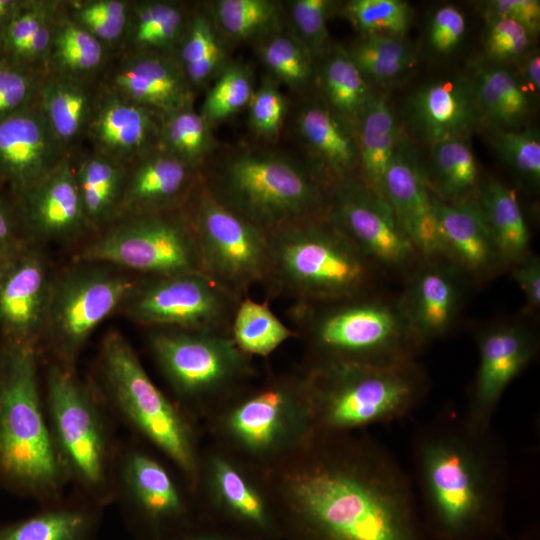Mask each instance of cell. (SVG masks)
<instances>
[{"instance_id": "17", "label": "cell", "mask_w": 540, "mask_h": 540, "mask_svg": "<svg viewBox=\"0 0 540 540\" xmlns=\"http://www.w3.org/2000/svg\"><path fill=\"white\" fill-rule=\"evenodd\" d=\"M324 214L367 259L401 266L416 251L385 197L361 178L333 185Z\"/></svg>"}, {"instance_id": "5", "label": "cell", "mask_w": 540, "mask_h": 540, "mask_svg": "<svg viewBox=\"0 0 540 540\" xmlns=\"http://www.w3.org/2000/svg\"><path fill=\"white\" fill-rule=\"evenodd\" d=\"M43 367L46 416L69 487L107 508L113 504L118 423L91 378L52 362Z\"/></svg>"}, {"instance_id": "44", "label": "cell", "mask_w": 540, "mask_h": 540, "mask_svg": "<svg viewBox=\"0 0 540 540\" xmlns=\"http://www.w3.org/2000/svg\"><path fill=\"white\" fill-rule=\"evenodd\" d=\"M210 126L193 107L168 114L162 120L159 150L201 171L213 147Z\"/></svg>"}, {"instance_id": "35", "label": "cell", "mask_w": 540, "mask_h": 540, "mask_svg": "<svg viewBox=\"0 0 540 540\" xmlns=\"http://www.w3.org/2000/svg\"><path fill=\"white\" fill-rule=\"evenodd\" d=\"M191 13L179 2L131 1L126 31L115 53L145 50L174 52L188 26Z\"/></svg>"}, {"instance_id": "24", "label": "cell", "mask_w": 540, "mask_h": 540, "mask_svg": "<svg viewBox=\"0 0 540 540\" xmlns=\"http://www.w3.org/2000/svg\"><path fill=\"white\" fill-rule=\"evenodd\" d=\"M15 197L33 242H72L91 235L77 188L73 155L29 191Z\"/></svg>"}, {"instance_id": "49", "label": "cell", "mask_w": 540, "mask_h": 540, "mask_svg": "<svg viewBox=\"0 0 540 540\" xmlns=\"http://www.w3.org/2000/svg\"><path fill=\"white\" fill-rule=\"evenodd\" d=\"M491 144L515 171L534 184L540 181V136L536 128L491 130Z\"/></svg>"}, {"instance_id": "25", "label": "cell", "mask_w": 540, "mask_h": 540, "mask_svg": "<svg viewBox=\"0 0 540 540\" xmlns=\"http://www.w3.org/2000/svg\"><path fill=\"white\" fill-rule=\"evenodd\" d=\"M201 171L163 151L126 167L115 219L183 208L198 186Z\"/></svg>"}, {"instance_id": "36", "label": "cell", "mask_w": 540, "mask_h": 540, "mask_svg": "<svg viewBox=\"0 0 540 540\" xmlns=\"http://www.w3.org/2000/svg\"><path fill=\"white\" fill-rule=\"evenodd\" d=\"M112 53L74 20L61 0L45 72L99 79Z\"/></svg>"}, {"instance_id": "60", "label": "cell", "mask_w": 540, "mask_h": 540, "mask_svg": "<svg viewBox=\"0 0 540 540\" xmlns=\"http://www.w3.org/2000/svg\"><path fill=\"white\" fill-rule=\"evenodd\" d=\"M19 3L20 0H0V38Z\"/></svg>"}, {"instance_id": "47", "label": "cell", "mask_w": 540, "mask_h": 540, "mask_svg": "<svg viewBox=\"0 0 540 540\" xmlns=\"http://www.w3.org/2000/svg\"><path fill=\"white\" fill-rule=\"evenodd\" d=\"M342 14L362 36L404 37L413 12L401 0H351L344 5Z\"/></svg>"}, {"instance_id": "27", "label": "cell", "mask_w": 540, "mask_h": 540, "mask_svg": "<svg viewBox=\"0 0 540 540\" xmlns=\"http://www.w3.org/2000/svg\"><path fill=\"white\" fill-rule=\"evenodd\" d=\"M297 131L316 162L317 177L333 185L352 178L359 167L356 127L327 104L311 102L300 110Z\"/></svg>"}, {"instance_id": "30", "label": "cell", "mask_w": 540, "mask_h": 540, "mask_svg": "<svg viewBox=\"0 0 540 540\" xmlns=\"http://www.w3.org/2000/svg\"><path fill=\"white\" fill-rule=\"evenodd\" d=\"M442 254L475 274H488L502 263L475 198L446 202L437 197Z\"/></svg>"}, {"instance_id": "42", "label": "cell", "mask_w": 540, "mask_h": 540, "mask_svg": "<svg viewBox=\"0 0 540 540\" xmlns=\"http://www.w3.org/2000/svg\"><path fill=\"white\" fill-rule=\"evenodd\" d=\"M185 76L195 90L218 75L225 66V51L212 19L194 11L174 50Z\"/></svg>"}, {"instance_id": "1", "label": "cell", "mask_w": 540, "mask_h": 540, "mask_svg": "<svg viewBox=\"0 0 540 540\" xmlns=\"http://www.w3.org/2000/svg\"><path fill=\"white\" fill-rule=\"evenodd\" d=\"M283 458L274 487L294 540H428L412 480L375 439L315 433Z\"/></svg>"}, {"instance_id": "15", "label": "cell", "mask_w": 540, "mask_h": 540, "mask_svg": "<svg viewBox=\"0 0 540 540\" xmlns=\"http://www.w3.org/2000/svg\"><path fill=\"white\" fill-rule=\"evenodd\" d=\"M228 439L248 455L282 458L315 433L305 375L271 381L234 404L222 421Z\"/></svg>"}, {"instance_id": "45", "label": "cell", "mask_w": 540, "mask_h": 540, "mask_svg": "<svg viewBox=\"0 0 540 540\" xmlns=\"http://www.w3.org/2000/svg\"><path fill=\"white\" fill-rule=\"evenodd\" d=\"M214 14L216 27L225 36L246 41L275 32L280 7L269 0H220Z\"/></svg>"}, {"instance_id": "26", "label": "cell", "mask_w": 540, "mask_h": 540, "mask_svg": "<svg viewBox=\"0 0 540 540\" xmlns=\"http://www.w3.org/2000/svg\"><path fill=\"white\" fill-rule=\"evenodd\" d=\"M407 118L430 144L466 138L480 123L473 79L453 75L419 87L408 101Z\"/></svg>"}, {"instance_id": "54", "label": "cell", "mask_w": 540, "mask_h": 540, "mask_svg": "<svg viewBox=\"0 0 540 540\" xmlns=\"http://www.w3.org/2000/svg\"><path fill=\"white\" fill-rule=\"evenodd\" d=\"M32 242L16 197L0 190V261Z\"/></svg>"}, {"instance_id": "57", "label": "cell", "mask_w": 540, "mask_h": 540, "mask_svg": "<svg viewBox=\"0 0 540 540\" xmlns=\"http://www.w3.org/2000/svg\"><path fill=\"white\" fill-rule=\"evenodd\" d=\"M512 276L524 294L527 310H537L540 306L539 258L527 256L516 264Z\"/></svg>"}, {"instance_id": "7", "label": "cell", "mask_w": 540, "mask_h": 540, "mask_svg": "<svg viewBox=\"0 0 540 540\" xmlns=\"http://www.w3.org/2000/svg\"><path fill=\"white\" fill-rule=\"evenodd\" d=\"M270 293L295 305H321L355 298L368 278L367 258L324 213L269 233Z\"/></svg>"}, {"instance_id": "58", "label": "cell", "mask_w": 540, "mask_h": 540, "mask_svg": "<svg viewBox=\"0 0 540 540\" xmlns=\"http://www.w3.org/2000/svg\"><path fill=\"white\" fill-rule=\"evenodd\" d=\"M522 84L531 94H539L540 91V55L534 51L525 57L522 63Z\"/></svg>"}, {"instance_id": "55", "label": "cell", "mask_w": 540, "mask_h": 540, "mask_svg": "<svg viewBox=\"0 0 540 540\" xmlns=\"http://www.w3.org/2000/svg\"><path fill=\"white\" fill-rule=\"evenodd\" d=\"M466 31V19L454 5L440 7L433 14L428 27V44L440 54L451 53L462 41Z\"/></svg>"}, {"instance_id": "62", "label": "cell", "mask_w": 540, "mask_h": 540, "mask_svg": "<svg viewBox=\"0 0 540 540\" xmlns=\"http://www.w3.org/2000/svg\"><path fill=\"white\" fill-rule=\"evenodd\" d=\"M2 261V260H1Z\"/></svg>"}, {"instance_id": "18", "label": "cell", "mask_w": 540, "mask_h": 540, "mask_svg": "<svg viewBox=\"0 0 540 540\" xmlns=\"http://www.w3.org/2000/svg\"><path fill=\"white\" fill-rule=\"evenodd\" d=\"M38 245L0 261V339L39 348L54 273Z\"/></svg>"}, {"instance_id": "9", "label": "cell", "mask_w": 540, "mask_h": 540, "mask_svg": "<svg viewBox=\"0 0 540 540\" xmlns=\"http://www.w3.org/2000/svg\"><path fill=\"white\" fill-rule=\"evenodd\" d=\"M74 262L120 267L143 277L203 272L187 206L116 219L91 235Z\"/></svg>"}, {"instance_id": "52", "label": "cell", "mask_w": 540, "mask_h": 540, "mask_svg": "<svg viewBox=\"0 0 540 540\" xmlns=\"http://www.w3.org/2000/svg\"><path fill=\"white\" fill-rule=\"evenodd\" d=\"M42 74L0 59V119L36 101Z\"/></svg>"}, {"instance_id": "10", "label": "cell", "mask_w": 540, "mask_h": 540, "mask_svg": "<svg viewBox=\"0 0 540 540\" xmlns=\"http://www.w3.org/2000/svg\"><path fill=\"white\" fill-rule=\"evenodd\" d=\"M136 280L95 263L75 262L54 273L39 343L45 361L77 370L88 339L102 321L120 309Z\"/></svg>"}, {"instance_id": "19", "label": "cell", "mask_w": 540, "mask_h": 540, "mask_svg": "<svg viewBox=\"0 0 540 540\" xmlns=\"http://www.w3.org/2000/svg\"><path fill=\"white\" fill-rule=\"evenodd\" d=\"M99 83L162 116L193 107L194 89L173 52L145 50L114 53Z\"/></svg>"}, {"instance_id": "3", "label": "cell", "mask_w": 540, "mask_h": 540, "mask_svg": "<svg viewBox=\"0 0 540 540\" xmlns=\"http://www.w3.org/2000/svg\"><path fill=\"white\" fill-rule=\"evenodd\" d=\"M38 346L0 339V489L44 505L67 494L43 399Z\"/></svg>"}, {"instance_id": "38", "label": "cell", "mask_w": 540, "mask_h": 540, "mask_svg": "<svg viewBox=\"0 0 540 540\" xmlns=\"http://www.w3.org/2000/svg\"><path fill=\"white\" fill-rule=\"evenodd\" d=\"M487 222L501 262L519 263L528 256L530 233L516 193L491 181L475 198Z\"/></svg>"}, {"instance_id": "59", "label": "cell", "mask_w": 540, "mask_h": 540, "mask_svg": "<svg viewBox=\"0 0 540 540\" xmlns=\"http://www.w3.org/2000/svg\"><path fill=\"white\" fill-rule=\"evenodd\" d=\"M165 540H242L235 537H229L212 532L204 531L196 526L192 521L190 524L180 529Z\"/></svg>"}, {"instance_id": "2", "label": "cell", "mask_w": 540, "mask_h": 540, "mask_svg": "<svg viewBox=\"0 0 540 540\" xmlns=\"http://www.w3.org/2000/svg\"><path fill=\"white\" fill-rule=\"evenodd\" d=\"M412 459L417 502L437 540H483L499 530L508 465L491 427L437 415L415 430Z\"/></svg>"}, {"instance_id": "39", "label": "cell", "mask_w": 540, "mask_h": 540, "mask_svg": "<svg viewBox=\"0 0 540 540\" xmlns=\"http://www.w3.org/2000/svg\"><path fill=\"white\" fill-rule=\"evenodd\" d=\"M478 175V164L466 138L431 144V174H428V179L439 199L460 202L472 198L478 185Z\"/></svg>"}, {"instance_id": "22", "label": "cell", "mask_w": 540, "mask_h": 540, "mask_svg": "<svg viewBox=\"0 0 540 540\" xmlns=\"http://www.w3.org/2000/svg\"><path fill=\"white\" fill-rule=\"evenodd\" d=\"M479 364L463 414L475 427L489 428L502 395L536 355V341L518 325L491 328L478 340Z\"/></svg>"}, {"instance_id": "14", "label": "cell", "mask_w": 540, "mask_h": 540, "mask_svg": "<svg viewBox=\"0 0 540 540\" xmlns=\"http://www.w3.org/2000/svg\"><path fill=\"white\" fill-rule=\"evenodd\" d=\"M113 504L135 540H165L193 519L186 496L144 442L121 439L113 474Z\"/></svg>"}, {"instance_id": "12", "label": "cell", "mask_w": 540, "mask_h": 540, "mask_svg": "<svg viewBox=\"0 0 540 540\" xmlns=\"http://www.w3.org/2000/svg\"><path fill=\"white\" fill-rule=\"evenodd\" d=\"M148 347L187 411L230 393L252 373L251 357L237 347L230 332L152 329Z\"/></svg>"}, {"instance_id": "48", "label": "cell", "mask_w": 540, "mask_h": 540, "mask_svg": "<svg viewBox=\"0 0 540 540\" xmlns=\"http://www.w3.org/2000/svg\"><path fill=\"white\" fill-rule=\"evenodd\" d=\"M253 92L248 68L238 63L227 64L208 91L200 113L210 125L225 120L248 105Z\"/></svg>"}, {"instance_id": "29", "label": "cell", "mask_w": 540, "mask_h": 540, "mask_svg": "<svg viewBox=\"0 0 540 540\" xmlns=\"http://www.w3.org/2000/svg\"><path fill=\"white\" fill-rule=\"evenodd\" d=\"M98 87L99 79L42 74L37 103L53 136L68 155L83 146Z\"/></svg>"}, {"instance_id": "16", "label": "cell", "mask_w": 540, "mask_h": 540, "mask_svg": "<svg viewBox=\"0 0 540 540\" xmlns=\"http://www.w3.org/2000/svg\"><path fill=\"white\" fill-rule=\"evenodd\" d=\"M238 298L204 272L137 279L120 309L152 329L230 332Z\"/></svg>"}, {"instance_id": "6", "label": "cell", "mask_w": 540, "mask_h": 540, "mask_svg": "<svg viewBox=\"0 0 540 540\" xmlns=\"http://www.w3.org/2000/svg\"><path fill=\"white\" fill-rule=\"evenodd\" d=\"M305 380L316 433H349L400 420L427 391L413 359L314 364Z\"/></svg>"}, {"instance_id": "43", "label": "cell", "mask_w": 540, "mask_h": 540, "mask_svg": "<svg viewBox=\"0 0 540 540\" xmlns=\"http://www.w3.org/2000/svg\"><path fill=\"white\" fill-rule=\"evenodd\" d=\"M230 335L244 354L266 357L297 333L274 314L268 301L257 302L246 296L234 312Z\"/></svg>"}, {"instance_id": "23", "label": "cell", "mask_w": 540, "mask_h": 540, "mask_svg": "<svg viewBox=\"0 0 540 540\" xmlns=\"http://www.w3.org/2000/svg\"><path fill=\"white\" fill-rule=\"evenodd\" d=\"M67 156L53 136L37 99L0 119V178L13 195L29 191Z\"/></svg>"}, {"instance_id": "51", "label": "cell", "mask_w": 540, "mask_h": 540, "mask_svg": "<svg viewBox=\"0 0 540 540\" xmlns=\"http://www.w3.org/2000/svg\"><path fill=\"white\" fill-rule=\"evenodd\" d=\"M61 0H20L0 38V59L11 61L38 28L52 17Z\"/></svg>"}, {"instance_id": "61", "label": "cell", "mask_w": 540, "mask_h": 540, "mask_svg": "<svg viewBox=\"0 0 540 540\" xmlns=\"http://www.w3.org/2000/svg\"><path fill=\"white\" fill-rule=\"evenodd\" d=\"M7 188L5 184L3 183L2 179L0 178V190ZM8 189V188H7Z\"/></svg>"}, {"instance_id": "46", "label": "cell", "mask_w": 540, "mask_h": 540, "mask_svg": "<svg viewBox=\"0 0 540 540\" xmlns=\"http://www.w3.org/2000/svg\"><path fill=\"white\" fill-rule=\"evenodd\" d=\"M262 62L270 73L292 89H302L313 75V56L292 34L273 32L259 46Z\"/></svg>"}, {"instance_id": "13", "label": "cell", "mask_w": 540, "mask_h": 540, "mask_svg": "<svg viewBox=\"0 0 540 540\" xmlns=\"http://www.w3.org/2000/svg\"><path fill=\"white\" fill-rule=\"evenodd\" d=\"M203 272L240 299L266 285L270 272L269 233L219 203L203 185L187 203Z\"/></svg>"}, {"instance_id": "8", "label": "cell", "mask_w": 540, "mask_h": 540, "mask_svg": "<svg viewBox=\"0 0 540 540\" xmlns=\"http://www.w3.org/2000/svg\"><path fill=\"white\" fill-rule=\"evenodd\" d=\"M201 181L224 207L267 233L326 208L314 172L270 152L239 153Z\"/></svg>"}, {"instance_id": "34", "label": "cell", "mask_w": 540, "mask_h": 540, "mask_svg": "<svg viewBox=\"0 0 540 540\" xmlns=\"http://www.w3.org/2000/svg\"><path fill=\"white\" fill-rule=\"evenodd\" d=\"M356 132L361 179L381 193L383 176L403 134L385 94L372 91Z\"/></svg>"}, {"instance_id": "53", "label": "cell", "mask_w": 540, "mask_h": 540, "mask_svg": "<svg viewBox=\"0 0 540 540\" xmlns=\"http://www.w3.org/2000/svg\"><path fill=\"white\" fill-rule=\"evenodd\" d=\"M249 106V121L260 136L275 138L283 125L286 114V100L278 88L265 81L253 92Z\"/></svg>"}, {"instance_id": "40", "label": "cell", "mask_w": 540, "mask_h": 540, "mask_svg": "<svg viewBox=\"0 0 540 540\" xmlns=\"http://www.w3.org/2000/svg\"><path fill=\"white\" fill-rule=\"evenodd\" d=\"M345 49L367 83H393L416 63V51L404 37L362 36Z\"/></svg>"}, {"instance_id": "28", "label": "cell", "mask_w": 540, "mask_h": 540, "mask_svg": "<svg viewBox=\"0 0 540 540\" xmlns=\"http://www.w3.org/2000/svg\"><path fill=\"white\" fill-rule=\"evenodd\" d=\"M105 509L71 491L29 516L0 522V540H98Z\"/></svg>"}, {"instance_id": "21", "label": "cell", "mask_w": 540, "mask_h": 540, "mask_svg": "<svg viewBox=\"0 0 540 540\" xmlns=\"http://www.w3.org/2000/svg\"><path fill=\"white\" fill-rule=\"evenodd\" d=\"M415 146L402 134L382 179L381 193L415 250L442 254L437 196Z\"/></svg>"}, {"instance_id": "50", "label": "cell", "mask_w": 540, "mask_h": 540, "mask_svg": "<svg viewBox=\"0 0 540 540\" xmlns=\"http://www.w3.org/2000/svg\"><path fill=\"white\" fill-rule=\"evenodd\" d=\"M336 2L330 0H295L289 5V16L296 37L312 54L319 57L329 51L328 19Z\"/></svg>"}, {"instance_id": "11", "label": "cell", "mask_w": 540, "mask_h": 540, "mask_svg": "<svg viewBox=\"0 0 540 540\" xmlns=\"http://www.w3.org/2000/svg\"><path fill=\"white\" fill-rule=\"evenodd\" d=\"M346 302L318 310L294 305L291 318L315 352V364L411 360L417 345L402 312L378 302Z\"/></svg>"}, {"instance_id": "31", "label": "cell", "mask_w": 540, "mask_h": 540, "mask_svg": "<svg viewBox=\"0 0 540 540\" xmlns=\"http://www.w3.org/2000/svg\"><path fill=\"white\" fill-rule=\"evenodd\" d=\"M460 301L455 275L447 268L430 267L413 280L401 309L416 342L440 337L452 324Z\"/></svg>"}, {"instance_id": "56", "label": "cell", "mask_w": 540, "mask_h": 540, "mask_svg": "<svg viewBox=\"0 0 540 540\" xmlns=\"http://www.w3.org/2000/svg\"><path fill=\"white\" fill-rule=\"evenodd\" d=\"M483 12L487 18L508 19L526 28L532 38L540 28V2L538 0H492L484 4Z\"/></svg>"}, {"instance_id": "41", "label": "cell", "mask_w": 540, "mask_h": 540, "mask_svg": "<svg viewBox=\"0 0 540 540\" xmlns=\"http://www.w3.org/2000/svg\"><path fill=\"white\" fill-rule=\"evenodd\" d=\"M320 83L326 104L356 127L372 90L345 48L337 46L327 52Z\"/></svg>"}, {"instance_id": "32", "label": "cell", "mask_w": 540, "mask_h": 540, "mask_svg": "<svg viewBox=\"0 0 540 540\" xmlns=\"http://www.w3.org/2000/svg\"><path fill=\"white\" fill-rule=\"evenodd\" d=\"M203 476L210 495L230 518L262 534L275 531L270 505L230 459L211 455L205 466L201 464Z\"/></svg>"}, {"instance_id": "37", "label": "cell", "mask_w": 540, "mask_h": 540, "mask_svg": "<svg viewBox=\"0 0 540 540\" xmlns=\"http://www.w3.org/2000/svg\"><path fill=\"white\" fill-rule=\"evenodd\" d=\"M480 123L491 130L520 128L530 109V93L505 66H485L472 78Z\"/></svg>"}, {"instance_id": "33", "label": "cell", "mask_w": 540, "mask_h": 540, "mask_svg": "<svg viewBox=\"0 0 540 540\" xmlns=\"http://www.w3.org/2000/svg\"><path fill=\"white\" fill-rule=\"evenodd\" d=\"M73 164L82 208L93 235L115 219L126 167L85 146L73 154Z\"/></svg>"}, {"instance_id": "4", "label": "cell", "mask_w": 540, "mask_h": 540, "mask_svg": "<svg viewBox=\"0 0 540 540\" xmlns=\"http://www.w3.org/2000/svg\"><path fill=\"white\" fill-rule=\"evenodd\" d=\"M91 379L116 422L166 456L195 490L201 459L188 411L156 386L119 331L103 337Z\"/></svg>"}, {"instance_id": "20", "label": "cell", "mask_w": 540, "mask_h": 540, "mask_svg": "<svg viewBox=\"0 0 540 540\" xmlns=\"http://www.w3.org/2000/svg\"><path fill=\"white\" fill-rule=\"evenodd\" d=\"M163 117L99 83L83 146L127 167L160 149Z\"/></svg>"}]
</instances>
